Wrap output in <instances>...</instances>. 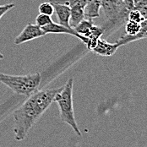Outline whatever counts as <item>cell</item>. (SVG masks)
Wrapping results in <instances>:
<instances>
[{"instance_id":"obj_17","label":"cell","mask_w":147,"mask_h":147,"mask_svg":"<svg viewBox=\"0 0 147 147\" xmlns=\"http://www.w3.org/2000/svg\"><path fill=\"white\" fill-rule=\"evenodd\" d=\"M39 13L40 14H43V15H53L54 13V9H53V4L50 3V2H45L42 3L40 6H39Z\"/></svg>"},{"instance_id":"obj_1","label":"cell","mask_w":147,"mask_h":147,"mask_svg":"<svg viewBox=\"0 0 147 147\" xmlns=\"http://www.w3.org/2000/svg\"><path fill=\"white\" fill-rule=\"evenodd\" d=\"M63 87L37 90L30 95L18 109L14 116V134L17 141L24 140L31 128L53 102L55 96Z\"/></svg>"},{"instance_id":"obj_14","label":"cell","mask_w":147,"mask_h":147,"mask_svg":"<svg viewBox=\"0 0 147 147\" xmlns=\"http://www.w3.org/2000/svg\"><path fill=\"white\" fill-rule=\"evenodd\" d=\"M141 29L140 23H136L131 20H127L125 23V34L129 36H134Z\"/></svg>"},{"instance_id":"obj_9","label":"cell","mask_w":147,"mask_h":147,"mask_svg":"<svg viewBox=\"0 0 147 147\" xmlns=\"http://www.w3.org/2000/svg\"><path fill=\"white\" fill-rule=\"evenodd\" d=\"M54 9V12L59 19V24L71 28L69 26V18H70V8L67 5L52 3Z\"/></svg>"},{"instance_id":"obj_10","label":"cell","mask_w":147,"mask_h":147,"mask_svg":"<svg viewBox=\"0 0 147 147\" xmlns=\"http://www.w3.org/2000/svg\"><path fill=\"white\" fill-rule=\"evenodd\" d=\"M102 0H88L86 7L84 8L85 15L87 19L96 18L100 15V9Z\"/></svg>"},{"instance_id":"obj_22","label":"cell","mask_w":147,"mask_h":147,"mask_svg":"<svg viewBox=\"0 0 147 147\" xmlns=\"http://www.w3.org/2000/svg\"><path fill=\"white\" fill-rule=\"evenodd\" d=\"M139 1H140V0H134V3H137V2H139Z\"/></svg>"},{"instance_id":"obj_18","label":"cell","mask_w":147,"mask_h":147,"mask_svg":"<svg viewBox=\"0 0 147 147\" xmlns=\"http://www.w3.org/2000/svg\"><path fill=\"white\" fill-rule=\"evenodd\" d=\"M128 20H131L134 22H136V23H141L143 20H145V19L138 10L131 9L128 15Z\"/></svg>"},{"instance_id":"obj_6","label":"cell","mask_w":147,"mask_h":147,"mask_svg":"<svg viewBox=\"0 0 147 147\" xmlns=\"http://www.w3.org/2000/svg\"><path fill=\"white\" fill-rule=\"evenodd\" d=\"M42 29L43 30V31H44L47 35L49 34V33H54V34H69V35H72V36H74L75 37L79 38L85 44H86L88 42V38H86V37H85V36L78 34L75 31L74 29L63 26L60 25L59 23H54L53 21L52 23H50L49 25L44 26V27H42Z\"/></svg>"},{"instance_id":"obj_15","label":"cell","mask_w":147,"mask_h":147,"mask_svg":"<svg viewBox=\"0 0 147 147\" xmlns=\"http://www.w3.org/2000/svg\"><path fill=\"white\" fill-rule=\"evenodd\" d=\"M133 9L138 10L145 20H147V0H140L135 3Z\"/></svg>"},{"instance_id":"obj_8","label":"cell","mask_w":147,"mask_h":147,"mask_svg":"<svg viewBox=\"0 0 147 147\" xmlns=\"http://www.w3.org/2000/svg\"><path fill=\"white\" fill-rule=\"evenodd\" d=\"M141 29L139 31V33H137L134 36H129V35H124L123 36H121L118 41L116 42V43L118 44V47L123 46L128 43H130L133 42L140 40V39H144L147 38V20H143L141 23Z\"/></svg>"},{"instance_id":"obj_2","label":"cell","mask_w":147,"mask_h":147,"mask_svg":"<svg viewBox=\"0 0 147 147\" xmlns=\"http://www.w3.org/2000/svg\"><path fill=\"white\" fill-rule=\"evenodd\" d=\"M74 80L69 78L64 86L55 96L53 102L58 104L59 108V116L60 119L69 125L75 134L79 136H81L82 134L78 127L74 110L73 104V84Z\"/></svg>"},{"instance_id":"obj_12","label":"cell","mask_w":147,"mask_h":147,"mask_svg":"<svg viewBox=\"0 0 147 147\" xmlns=\"http://www.w3.org/2000/svg\"><path fill=\"white\" fill-rule=\"evenodd\" d=\"M93 25H94V23H93V21H92L91 19H86V20L84 19V20H83L76 27H74V29L75 30V31H76L78 34H80V35H81V36H83L88 38L89 34H90V30H91V27H92Z\"/></svg>"},{"instance_id":"obj_5","label":"cell","mask_w":147,"mask_h":147,"mask_svg":"<svg viewBox=\"0 0 147 147\" xmlns=\"http://www.w3.org/2000/svg\"><path fill=\"white\" fill-rule=\"evenodd\" d=\"M46 35L47 34L43 31V30L37 25L28 24L20 32V34L15 39V44H22L31 40L44 36Z\"/></svg>"},{"instance_id":"obj_7","label":"cell","mask_w":147,"mask_h":147,"mask_svg":"<svg viewBox=\"0 0 147 147\" xmlns=\"http://www.w3.org/2000/svg\"><path fill=\"white\" fill-rule=\"evenodd\" d=\"M118 47L116 42L110 43L104 39L99 38L96 47L92 49V52L102 57H111L116 53Z\"/></svg>"},{"instance_id":"obj_11","label":"cell","mask_w":147,"mask_h":147,"mask_svg":"<svg viewBox=\"0 0 147 147\" xmlns=\"http://www.w3.org/2000/svg\"><path fill=\"white\" fill-rule=\"evenodd\" d=\"M86 18L84 8L81 6H74L70 8L69 26L71 28L76 27Z\"/></svg>"},{"instance_id":"obj_20","label":"cell","mask_w":147,"mask_h":147,"mask_svg":"<svg viewBox=\"0 0 147 147\" xmlns=\"http://www.w3.org/2000/svg\"><path fill=\"white\" fill-rule=\"evenodd\" d=\"M124 4L126 6V8L130 11L131 9H133L134 5V0H123Z\"/></svg>"},{"instance_id":"obj_16","label":"cell","mask_w":147,"mask_h":147,"mask_svg":"<svg viewBox=\"0 0 147 147\" xmlns=\"http://www.w3.org/2000/svg\"><path fill=\"white\" fill-rule=\"evenodd\" d=\"M52 22H53V20H52V17L50 15L40 14L36 18V25H37L41 28L49 25Z\"/></svg>"},{"instance_id":"obj_13","label":"cell","mask_w":147,"mask_h":147,"mask_svg":"<svg viewBox=\"0 0 147 147\" xmlns=\"http://www.w3.org/2000/svg\"><path fill=\"white\" fill-rule=\"evenodd\" d=\"M87 1L88 0H50V3L67 5L69 8H72L74 6H81L85 8L87 3Z\"/></svg>"},{"instance_id":"obj_3","label":"cell","mask_w":147,"mask_h":147,"mask_svg":"<svg viewBox=\"0 0 147 147\" xmlns=\"http://www.w3.org/2000/svg\"><path fill=\"white\" fill-rule=\"evenodd\" d=\"M42 81L40 73L25 75H9L0 73V83L5 85L15 93L30 96L38 90Z\"/></svg>"},{"instance_id":"obj_21","label":"cell","mask_w":147,"mask_h":147,"mask_svg":"<svg viewBox=\"0 0 147 147\" xmlns=\"http://www.w3.org/2000/svg\"><path fill=\"white\" fill-rule=\"evenodd\" d=\"M3 58H4V56H3V54H2V53H0V59H3Z\"/></svg>"},{"instance_id":"obj_19","label":"cell","mask_w":147,"mask_h":147,"mask_svg":"<svg viewBox=\"0 0 147 147\" xmlns=\"http://www.w3.org/2000/svg\"><path fill=\"white\" fill-rule=\"evenodd\" d=\"M15 6V3H7V4H4V5H0V19L5 15L8 11L12 9Z\"/></svg>"},{"instance_id":"obj_4","label":"cell","mask_w":147,"mask_h":147,"mask_svg":"<svg viewBox=\"0 0 147 147\" xmlns=\"http://www.w3.org/2000/svg\"><path fill=\"white\" fill-rule=\"evenodd\" d=\"M101 8L107 19L106 25L102 27L109 34L119 28L128 20L129 10L126 8L123 0H102Z\"/></svg>"}]
</instances>
